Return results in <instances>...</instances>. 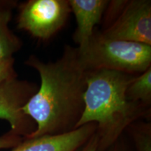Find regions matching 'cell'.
<instances>
[{"label":"cell","mask_w":151,"mask_h":151,"mask_svg":"<svg viewBox=\"0 0 151 151\" xmlns=\"http://www.w3.org/2000/svg\"><path fill=\"white\" fill-rule=\"evenodd\" d=\"M9 3V2H8V1H0V8L4 6H6V4H8Z\"/></svg>","instance_id":"obj_17"},{"label":"cell","mask_w":151,"mask_h":151,"mask_svg":"<svg viewBox=\"0 0 151 151\" xmlns=\"http://www.w3.org/2000/svg\"><path fill=\"white\" fill-rule=\"evenodd\" d=\"M80 55L89 71L105 69L137 75L151 67L150 45L109 39L96 29Z\"/></svg>","instance_id":"obj_3"},{"label":"cell","mask_w":151,"mask_h":151,"mask_svg":"<svg viewBox=\"0 0 151 151\" xmlns=\"http://www.w3.org/2000/svg\"><path fill=\"white\" fill-rule=\"evenodd\" d=\"M128 99L150 108L151 104V67L139 76H136L127 87Z\"/></svg>","instance_id":"obj_10"},{"label":"cell","mask_w":151,"mask_h":151,"mask_svg":"<svg viewBox=\"0 0 151 151\" xmlns=\"http://www.w3.org/2000/svg\"><path fill=\"white\" fill-rule=\"evenodd\" d=\"M100 32L109 39L151 46V1L128 0L116 21Z\"/></svg>","instance_id":"obj_6"},{"label":"cell","mask_w":151,"mask_h":151,"mask_svg":"<svg viewBox=\"0 0 151 151\" xmlns=\"http://www.w3.org/2000/svg\"><path fill=\"white\" fill-rule=\"evenodd\" d=\"M23 138L12 132H9L5 134L0 136V150L14 148L18 146Z\"/></svg>","instance_id":"obj_14"},{"label":"cell","mask_w":151,"mask_h":151,"mask_svg":"<svg viewBox=\"0 0 151 151\" xmlns=\"http://www.w3.org/2000/svg\"><path fill=\"white\" fill-rule=\"evenodd\" d=\"M71 13L68 0H29L20 6L17 27L48 40L62 29Z\"/></svg>","instance_id":"obj_4"},{"label":"cell","mask_w":151,"mask_h":151,"mask_svg":"<svg viewBox=\"0 0 151 151\" xmlns=\"http://www.w3.org/2000/svg\"><path fill=\"white\" fill-rule=\"evenodd\" d=\"M16 78L17 73L14 68V58L0 61V85Z\"/></svg>","instance_id":"obj_13"},{"label":"cell","mask_w":151,"mask_h":151,"mask_svg":"<svg viewBox=\"0 0 151 151\" xmlns=\"http://www.w3.org/2000/svg\"><path fill=\"white\" fill-rule=\"evenodd\" d=\"M96 132L94 122L62 134L23 138L11 151H78Z\"/></svg>","instance_id":"obj_7"},{"label":"cell","mask_w":151,"mask_h":151,"mask_svg":"<svg viewBox=\"0 0 151 151\" xmlns=\"http://www.w3.org/2000/svg\"><path fill=\"white\" fill-rule=\"evenodd\" d=\"M128 0H112L109 1L104 13L103 14L102 20V30L112 24L118 18L123 9L127 4Z\"/></svg>","instance_id":"obj_12"},{"label":"cell","mask_w":151,"mask_h":151,"mask_svg":"<svg viewBox=\"0 0 151 151\" xmlns=\"http://www.w3.org/2000/svg\"><path fill=\"white\" fill-rule=\"evenodd\" d=\"M39 87L27 81L14 78L0 85V119L11 126V132L22 138L36 130L35 122L22 108L37 92Z\"/></svg>","instance_id":"obj_5"},{"label":"cell","mask_w":151,"mask_h":151,"mask_svg":"<svg viewBox=\"0 0 151 151\" xmlns=\"http://www.w3.org/2000/svg\"><path fill=\"white\" fill-rule=\"evenodd\" d=\"M97 148L98 139L97 135L94 133L86 144L81 147L78 151H97Z\"/></svg>","instance_id":"obj_15"},{"label":"cell","mask_w":151,"mask_h":151,"mask_svg":"<svg viewBox=\"0 0 151 151\" xmlns=\"http://www.w3.org/2000/svg\"><path fill=\"white\" fill-rule=\"evenodd\" d=\"M74 15L77 27L73 40L80 52L87 48L93 35L94 27L101 21L108 0H68Z\"/></svg>","instance_id":"obj_8"},{"label":"cell","mask_w":151,"mask_h":151,"mask_svg":"<svg viewBox=\"0 0 151 151\" xmlns=\"http://www.w3.org/2000/svg\"><path fill=\"white\" fill-rule=\"evenodd\" d=\"M106 151H130V150L129 148H128L127 143L124 142L122 136V137L118 139V141H116V142Z\"/></svg>","instance_id":"obj_16"},{"label":"cell","mask_w":151,"mask_h":151,"mask_svg":"<svg viewBox=\"0 0 151 151\" xmlns=\"http://www.w3.org/2000/svg\"><path fill=\"white\" fill-rule=\"evenodd\" d=\"M137 75L99 69L88 72L84 109L77 128L96 124L97 151H106L134 122L150 120V108L128 99L127 87Z\"/></svg>","instance_id":"obj_2"},{"label":"cell","mask_w":151,"mask_h":151,"mask_svg":"<svg viewBox=\"0 0 151 151\" xmlns=\"http://www.w3.org/2000/svg\"><path fill=\"white\" fill-rule=\"evenodd\" d=\"M9 4L0 8V61L13 59L22 46L21 40L9 28L12 16Z\"/></svg>","instance_id":"obj_9"},{"label":"cell","mask_w":151,"mask_h":151,"mask_svg":"<svg viewBox=\"0 0 151 151\" xmlns=\"http://www.w3.org/2000/svg\"><path fill=\"white\" fill-rule=\"evenodd\" d=\"M25 65L35 69L41 79L37 92L22 108L36 124L35 131L25 138L62 134L76 129L83 112L89 72L78 47L66 46L54 62L31 55Z\"/></svg>","instance_id":"obj_1"},{"label":"cell","mask_w":151,"mask_h":151,"mask_svg":"<svg viewBox=\"0 0 151 151\" xmlns=\"http://www.w3.org/2000/svg\"><path fill=\"white\" fill-rule=\"evenodd\" d=\"M132 138L136 151H151V123L138 121L132 123L126 130Z\"/></svg>","instance_id":"obj_11"}]
</instances>
